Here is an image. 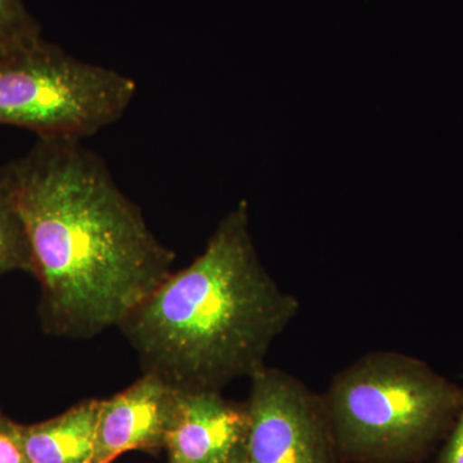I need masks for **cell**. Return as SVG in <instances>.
Wrapping results in <instances>:
<instances>
[{"mask_svg":"<svg viewBox=\"0 0 463 463\" xmlns=\"http://www.w3.org/2000/svg\"><path fill=\"white\" fill-rule=\"evenodd\" d=\"M3 169L32 246L48 334L91 339L118 328L173 272L175 252L81 139L38 138Z\"/></svg>","mask_w":463,"mask_h":463,"instance_id":"1","label":"cell"},{"mask_svg":"<svg viewBox=\"0 0 463 463\" xmlns=\"http://www.w3.org/2000/svg\"><path fill=\"white\" fill-rule=\"evenodd\" d=\"M300 304L261 263L242 201L219 222L206 248L172 272L125 318L141 361L178 392H222L251 379Z\"/></svg>","mask_w":463,"mask_h":463,"instance_id":"2","label":"cell"},{"mask_svg":"<svg viewBox=\"0 0 463 463\" xmlns=\"http://www.w3.org/2000/svg\"><path fill=\"white\" fill-rule=\"evenodd\" d=\"M321 395L337 458L410 463L449 432L463 389L414 356L376 350L335 374Z\"/></svg>","mask_w":463,"mask_h":463,"instance_id":"3","label":"cell"},{"mask_svg":"<svg viewBox=\"0 0 463 463\" xmlns=\"http://www.w3.org/2000/svg\"><path fill=\"white\" fill-rule=\"evenodd\" d=\"M136 93L129 76L79 60L42 35L0 52V125L38 138L83 141L118 123Z\"/></svg>","mask_w":463,"mask_h":463,"instance_id":"4","label":"cell"},{"mask_svg":"<svg viewBox=\"0 0 463 463\" xmlns=\"http://www.w3.org/2000/svg\"><path fill=\"white\" fill-rule=\"evenodd\" d=\"M246 463H335L336 446L322 395L281 368L251 377Z\"/></svg>","mask_w":463,"mask_h":463,"instance_id":"5","label":"cell"},{"mask_svg":"<svg viewBox=\"0 0 463 463\" xmlns=\"http://www.w3.org/2000/svg\"><path fill=\"white\" fill-rule=\"evenodd\" d=\"M249 411L222 392H178L165 449L169 463H245Z\"/></svg>","mask_w":463,"mask_h":463,"instance_id":"6","label":"cell"},{"mask_svg":"<svg viewBox=\"0 0 463 463\" xmlns=\"http://www.w3.org/2000/svg\"><path fill=\"white\" fill-rule=\"evenodd\" d=\"M178 390L143 373L129 388L100 399L91 463H112L130 450L156 453L165 448Z\"/></svg>","mask_w":463,"mask_h":463,"instance_id":"7","label":"cell"},{"mask_svg":"<svg viewBox=\"0 0 463 463\" xmlns=\"http://www.w3.org/2000/svg\"><path fill=\"white\" fill-rule=\"evenodd\" d=\"M100 399H87L47 421L21 425L32 463H91Z\"/></svg>","mask_w":463,"mask_h":463,"instance_id":"8","label":"cell"},{"mask_svg":"<svg viewBox=\"0 0 463 463\" xmlns=\"http://www.w3.org/2000/svg\"><path fill=\"white\" fill-rule=\"evenodd\" d=\"M11 272L33 274V252L7 174L0 166V274Z\"/></svg>","mask_w":463,"mask_h":463,"instance_id":"9","label":"cell"},{"mask_svg":"<svg viewBox=\"0 0 463 463\" xmlns=\"http://www.w3.org/2000/svg\"><path fill=\"white\" fill-rule=\"evenodd\" d=\"M39 35L41 26L24 0H0V52Z\"/></svg>","mask_w":463,"mask_h":463,"instance_id":"10","label":"cell"},{"mask_svg":"<svg viewBox=\"0 0 463 463\" xmlns=\"http://www.w3.org/2000/svg\"><path fill=\"white\" fill-rule=\"evenodd\" d=\"M0 463H32L21 439L20 423L0 413Z\"/></svg>","mask_w":463,"mask_h":463,"instance_id":"11","label":"cell"},{"mask_svg":"<svg viewBox=\"0 0 463 463\" xmlns=\"http://www.w3.org/2000/svg\"><path fill=\"white\" fill-rule=\"evenodd\" d=\"M447 435L439 463H463V398L458 414Z\"/></svg>","mask_w":463,"mask_h":463,"instance_id":"12","label":"cell"},{"mask_svg":"<svg viewBox=\"0 0 463 463\" xmlns=\"http://www.w3.org/2000/svg\"><path fill=\"white\" fill-rule=\"evenodd\" d=\"M0 413H2V412H0Z\"/></svg>","mask_w":463,"mask_h":463,"instance_id":"13","label":"cell"},{"mask_svg":"<svg viewBox=\"0 0 463 463\" xmlns=\"http://www.w3.org/2000/svg\"><path fill=\"white\" fill-rule=\"evenodd\" d=\"M246 463V462H245Z\"/></svg>","mask_w":463,"mask_h":463,"instance_id":"14","label":"cell"}]
</instances>
